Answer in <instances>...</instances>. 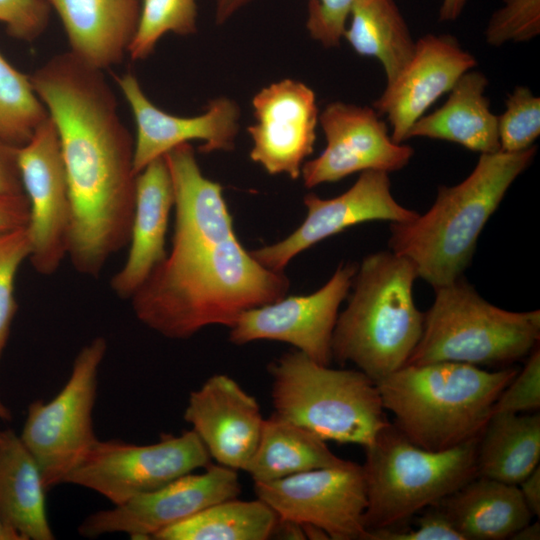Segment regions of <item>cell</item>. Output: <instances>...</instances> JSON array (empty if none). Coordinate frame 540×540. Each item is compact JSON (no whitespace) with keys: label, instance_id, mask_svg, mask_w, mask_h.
Segmentation results:
<instances>
[{"label":"cell","instance_id":"obj_41","mask_svg":"<svg viewBox=\"0 0 540 540\" xmlns=\"http://www.w3.org/2000/svg\"><path fill=\"white\" fill-rule=\"evenodd\" d=\"M519 489L524 501L533 514L540 515V468L536 467L524 480L519 483Z\"/></svg>","mask_w":540,"mask_h":540},{"label":"cell","instance_id":"obj_31","mask_svg":"<svg viewBox=\"0 0 540 540\" xmlns=\"http://www.w3.org/2000/svg\"><path fill=\"white\" fill-rule=\"evenodd\" d=\"M197 14L196 0H141L137 29L128 49L130 58H148L166 33L194 34Z\"/></svg>","mask_w":540,"mask_h":540},{"label":"cell","instance_id":"obj_3","mask_svg":"<svg viewBox=\"0 0 540 540\" xmlns=\"http://www.w3.org/2000/svg\"><path fill=\"white\" fill-rule=\"evenodd\" d=\"M537 147L480 154L453 186H440L432 206L411 221L390 224L389 250L408 259L433 289L462 277L485 224L513 182L532 163Z\"/></svg>","mask_w":540,"mask_h":540},{"label":"cell","instance_id":"obj_32","mask_svg":"<svg viewBox=\"0 0 540 540\" xmlns=\"http://www.w3.org/2000/svg\"><path fill=\"white\" fill-rule=\"evenodd\" d=\"M497 124L501 151L515 153L532 147L540 135V98L529 87L516 86Z\"/></svg>","mask_w":540,"mask_h":540},{"label":"cell","instance_id":"obj_7","mask_svg":"<svg viewBox=\"0 0 540 540\" xmlns=\"http://www.w3.org/2000/svg\"><path fill=\"white\" fill-rule=\"evenodd\" d=\"M434 290L421 338L405 365L449 361L504 368L527 358L538 346L539 310L499 308L463 277Z\"/></svg>","mask_w":540,"mask_h":540},{"label":"cell","instance_id":"obj_28","mask_svg":"<svg viewBox=\"0 0 540 540\" xmlns=\"http://www.w3.org/2000/svg\"><path fill=\"white\" fill-rule=\"evenodd\" d=\"M343 39L358 55L380 62L386 83L410 60L416 42L395 0H354Z\"/></svg>","mask_w":540,"mask_h":540},{"label":"cell","instance_id":"obj_16","mask_svg":"<svg viewBox=\"0 0 540 540\" xmlns=\"http://www.w3.org/2000/svg\"><path fill=\"white\" fill-rule=\"evenodd\" d=\"M303 203L307 215L298 228L277 243L251 251L264 267L284 272L299 253L349 227L377 220L402 223L419 214L396 201L389 173L375 170L361 172L355 183L336 197L324 199L308 193Z\"/></svg>","mask_w":540,"mask_h":540},{"label":"cell","instance_id":"obj_46","mask_svg":"<svg viewBox=\"0 0 540 540\" xmlns=\"http://www.w3.org/2000/svg\"><path fill=\"white\" fill-rule=\"evenodd\" d=\"M0 540H22V538L3 521L0 515Z\"/></svg>","mask_w":540,"mask_h":540},{"label":"cell","instance_id":"obj_35","mask_svg":"<svg viewBox=\"0 0 540 540\" xmlns=\"http://www.w3.org/2000/svg\"><path fill=\"white\" fill-rule=\"evenodd\" d=\"M540 408V351L537 346L521 370L503 389L493 406L494 413L520 414Z\"/></svg>","mask_w":540,"mask_h":540},{"label":"cell","instance_id":"obj_5","mask_svg":"<svg viewBox=\"0 0 540 540\" xmlns=\"http://www.w3.org/2000/svg\"><path fill=\"white\" fill-rule=\"evenodd\" d=\"M414 265L391 250L364 257L332 334V360L354 364L375 383L403 367L424 322L413 298Z\"/></svg>","mask_w":540,"mask_h":540},{"label":"cell","instance_id":"obj_45","mask_svg":"<svg viewBox=\"0 0 540 540\" xmlns=\"http://www.w3.org/2000/svg\"><path fill=\"white\" fill-rule=\"evenodd\" d=\"M510 539L513 540H539L540 539V525L539 521L532 523L529 522L521 529L516 531Z\"/></svg>","mask_w":540,"mask_h":540},{"label":"cell","instance_id":"obj_4","mask_svg":"<svg viewBox=\"0 0 540 540\" xmlns=\"http://www.w3.org/2000/svg\"><path fill=\"white\" fill-rule=\"evenodd\" d=\"M517 372L441 361L404 365L376 384L395 427L417 446L442 451L480 437Z\"/></svg>","mask_w":540,"mask_h":540},{"label":"cell","instance_id":"obj_9","mask_svg":"<svg viewBox=\"0 0 540 540\" xmlns=\"http://www.w3.org/2000/svg\"><path fill=\"white\" fill-rule=\"evenodd\" d=\"M106 351V339L93 338L78 352L59 393L28 407L20 438L36 459L47 490L65 483L98 440L93 410L97 375Z\"/></svg>","mask_w":540,"mask_h":540},{"label":"cell","instance_id":"obj_14","mask_svg":"<svg viewBox=\"0 0 540 540\" xmlns=\"http://www.w3.org/2000/svg\"><path fill=\"white\" fill-rule=\"evenodd\" d=\"M356 271L354 263H341L327 283L311 294L284 296L244 311L230 328V342L235 345L258 340L284 342L315 362L330 366L339 307L349 295Z\"/></svg>","mask_w":540,"mask_h":540},{"label":"cell","instance_id":"obj_38","mask_svg":"<svg viewBox=\"0 0 540 540\" xmlns=\"http://www.w3.org/2000/svg\"><path fill=\"white\" fill-rule=\"evenodd\" d=\"M414 529L396 527L368 531L364 540H464L439 505L423 510Z\"/></svg>","mask_w":540,"mask_h":540},{"label":"cell","instance_id":"obj_40","mask_svg":"<svg viewBox=\"0 0 540 540\" xmlns=\"http://www.w3.org/2000/svg\"><path fill=\"white\" fill-rule=\"evenodd\" d=\"M29 203L25 194L0 195V234L26 227Z\"/></svg>","mask_w":540,"mask_h":540},{"label":"cell","instance_id":"obj_11","mask_svg":"<svg viewBox=\"0 0 540 540\" xmlns=\"http://www.w3.org/2000/svg\"><path fill=\"white\" fill-rule=\"evenodd\" d=\"M257 498L278 518L311 524L332 540H364L367 508L362 465L352 461L287 476L254 482Z\"/></svg>","mask_w":540,"mask_h":540},{"label":"cell","instance_id":"obj_42","mask_svg":"<svg viewBox=\"0 0 540 540\" xmlns=\"http://www.w3.org/2000/svg\"><path fill=\"white\" fill-rule=\"evenodd\" d=\"M252 0H215V22L222 25Z\"/></svg>","mask_w":540,"mask_h":540},{"label":"cell","instance_id":"obj_1","mask_svg":"<svg viewBox=\"0 0 540 540\" xmlns=\"http://www.w3.org/2000/svg\"><path fill=\"white\" fill-rule=\"evenodd\" d=\"M174 191L172 246L130 298L137 319L169 339L231 328L247 310L286 296L284 272L264 267L237 238L220 183L205 177L190 143L164 155Z\"/></svg>","mask_w":540,"mask_h":540},{"label":"cell","instance_id":"obj_34","mask_svg":"<svg viewBox=\"0 0 540 540\" xmlns=\"http://www.w3.org/2000/svg\"><path fill=\"white\" fill-rule=\"evenodd\" d=\"M487 22L484 36L488 45L531 41L540 34V0H501Z\"/></svg>","mask_w":540,"mask_h":540},{"label":"cell","instance_id":"obj_44","mask_svg":"<svg viewBox=\"0 0 540 540\" xmlns=\"http://www.w3.org/2000/svg\"><path fill=\"white\" fill-rule=\"evenodd\" d=\"M468 0H442L439 8V20L452 22L459 18Z\"/></svg>","mask_w":540,"mask_h":540},{"label":"cell","instance_id":"obj_18","mask_svg":"<svg viewBox=\"0 0 540 540\" xmlns=\"http://www.w3.org/2000/svg\"><path fill=\"white\" fill-rule=\"evenodd\" d=\"M136 123L134 171L136 175L149 163L175 147L199 140L201 153L231 151L239 133L240 108L227 97L208 103L206 111L192 117L169 114L145 95L136 76L127 72L115 77Z\"/></svg>","mask_w":540,"mask_h":540},{"label":"cell","instance_id":"obj_43","mask_svg":"<svg viewBox=\"0 0 540 540\" xmlns=\"http://www.w3.org/2000/svg\"><path fill=\"white\" fill-rule=\"evenodd\" d=\"M275 536V538L279 539H295V540H305V534L303 531V527L301 524L286 520V519H280L278 518L277 523L275 525L272 538Z\"/></svg>","mask_w":540,"mask_h":540},{"label":"cell","instance_id":"obj_27","mask_svg":"<svg viewBox=\"0 0 540 540\" xmlns=\"http://www.w3.org/2000/svg\"><path fill=\"white\" fill-rule=\"evenodd\" d=\"M345 461L325 440L273 413L264 418L257 448L244 471L254 482H268Z\"/></svg>","mask_w":540,"mask_h":540},{"label":"cell","instance_id":"obj_47","mask_svg":"<svg viewBox=\"0 0 540 540\" xmlns=\"http://www.w3.org/2000/svg\"><path fill=\"white\" fill-rule=\"evenodd\" d=\"M11 418H12V414H11L10 410L0 400V419H2V420H10Z\"/></svg>","mask_w":540,"mask_h":540},{"label":"cell","instance_id":"obj_26","mask_svg":"<svg viewBox=\"0 0 540 540\" xmlns=\"http://www.w3.org/2000/svg\"><path fill=\"white\" fill-rule=\"evenodd\" d=\"M540 459V414L494 413L477 441V476L519 485Z\"/></svg>","mask_w":540,"mask_h":540},{"label":"cell","instance_id":"obj_10","mask_svg":"<svg viewBox=\"0 0 540 540\" xmlns=\"http://www.w3.org/2000/svg\"><path fill=\"white\" fill-rule=\"evenodd\" d=\"M210 463V455L192 429L178 436L162 434L158 442L148 445L98 439L65 483L93 490L119 505Z\"/></svg>","mask_w":540,"mask_h":540},{"label":"cell","instance_id":"obj_23","mask_svg":"<svg viewBox=\"0 0 540 540\" xmlns=\"http://www.w3.org/2000/svg\"><path fill=\"white\" fill-rule=\"evenodd\" d=\"M487 86L488 79L481 71L472 69L463 74L444 104L413 124L407 140L448 141L480 154L499 151L497 115L485 95Z\"/></svg>","mask_w":540,"mask_h":540},{"label":"cell","instance_id":"obj_13","mask_svg":"<svg viewBox=\"0 0 540 540\" xmlns=\"http://www.w3.org/2000/svg\"><path fill=\"white\" fill-rule=\"evenodd\" d=\"M19 166L29 203V259L35 271L51 275L68 254L71 201L57 129L49 116L19 148Z\"/></svg>","mask_w":540,"mask_h":540},{"label":"cell","instance_id":"obj_25","mask_svg":"<svg viewBox=\"0 0 540 540\" xmlns=\"http://www.w3.org/2000/svg\"><path fill=\"white\" fill-rule=\"evenodd\" d=\"M40 467L11 429L0 430V515L22 540H52Z\"/></svg>","mask_w":540,"mask_h":540},{"label":"cell","instance_id":"obj_8","mask_svg":"<svg viewBox=\"0 0 540 540\" xmlns=\"http://www.w3.org/2000/svg\"><path fill=\"white\" fill-rule=\"evenodd\" d=\"M477 441L430 451L411 442L389 422L364 447L366 533L400 525L476 477Z\"/></svg>","mask_w":540,"mask_h":540},{"label":"cell","instance_id":"obj_20","mask_svg":"<svg viewBox=\"0 0 540 540\" xmlns=\"http://www.w3.org/2000/svg\"><path fill=\"white\" fill-rule=\"evenodd\" d=\"M184 420L211 459L234 470L253 456L264 418L255 397L226 374H214L189 394Z\"/></svg>","mask_w":540,"mask_h":540},{"label":"cell","instance_id":"obj_30","mask_svg":"<svg viewBox=\"0 0 540 540\" xmlns=\"http://www.w3.org/2000/svg\"><path fill=\"white\" fill-rule=\"evenodd\" d=\"M48 116L30 75L16 69L0 52V138L21 147Z\"/></svg>","mask_w":540,"mask_h":540},{"label":"cell","instance_id":"obj_19","mask_svg":"<svg viewBox=\"0 0 540 540\" xmlns=\"http://www.w3.org/2000/svg\"><path fill=\"white\" fill-rule=\"evenodd\" d=\"M476 66V57L452 35L418 38L410 60L373 102V108L389 122L392 139L405 142L413 124Z\"/></svg>","mask_w":540,"mask_h":540},{"label":"cell","instance_id":"obj_15","mask_svg":"<svg viewBox=\"0 0 540 540\" xmlns=\"http://www.w3.org/2000/svg\"><path fill=\"white\" fill-rule=\"evenodd\" d=\"M319 125L326 145L302 166L300 176L307 188L369 170L399 171L414 155L410 145L392 139L373 107L333 101L319 113Z\"/></svg>","mask_w":540,"mask_h":540},{"label":"cell","instance_id":"obj_37","mask_svg":"<svg viewBox=\"0 0 540 540\" xmlns=\"http://www.w3.org/2000/svg\"><path fill=\"white\" fill-rule=\"evenodd\" d=\"M50 6L46 0H0V22L8 34L22 41H33L45 31Z\"/></svg>","mask_w":540,"mask_h":540},{"label":"cell","instance_id":"obj_21","mask_svg":"<svg viewBox=\"0 0 540 540\" xmlns=\"http://www.w3.org/2000/svg\"><path fill=\"white\" fill-rule=\"evenodd\" d=\"M173 206L172 179L163 156L136 176L128 256L110 283L118 297L130 299L165 258V239Z\"/></svg>","mask_w":540,"mask_h":540},{"label":"cell","instance_id":"obj_12","mask_svg":"<svg viewBox=\"0 0 540 540\" xmlns=\"http://www.w3.org/2000/svg\"><path fill=\"white\" fill-rule=\"evenodd\" d=\"M195 472L90 514L78 526V533L86 538L117 532L131 539H154L162 530L216 503L237 498L241 493L239 476L234 469L211 462L203 472Z\"/></svg>","mask_w":540,"mask_h":540},{"label":"cell","instance_id":"obj_36","mask_svg":"<svg viewBox=\"0 0 540 540\" xmlns=\"http://www.w3.org/2000/svg\"><path fill=\"white\" fill-rule=\"evenodd\" d=\"M354 0H309L306 29L310 37L326 48L338 47Z\"/></svg>","mask_w":540,"mask_h":540},{"label":"cell","instance_id":"obj_17","mask_svg":"<svg viewBox=\"0 0 540 540\" xmlns=\"http://www.w3.org/2000/svg\"><path fill=\"white\" fill-rule=\"evenodd\" d=\"M252 108L250 159L270 175L298 179L313 152L319 124L314 91L301 81L285 78L258 91Z\"/></svg>","mask_w":540,"mask_h":540},{"label":"cell","instance_id":"obj_24","mask_svg":"<svg viewBox=\"0 0 540 540\" xmlns=\"http://www.w3.org/2000/svg\"><path fill=\"white\" fill-rule=\"evenodd\" d=\"M464 540H504L534 517L518 485L476 476L439 504Z\"/></svg>","mask_w":540,"mask_h":540},{"label":"cell","instance_id":"obj_29","mask_svg":"<svg viewBox=\"0 0 540 540\" xmlns=\"http://www.w3.org/2000/svg\"><path fill=\"white\" fill-rule=\"evenodd\" d=\"M264 501L232 498L159 532L155 540H267L277 523Z\"/></svg>","mask_w":540,"mask_h":540},{"label":"cell","instance_id":"obj_6","mask_svg":"<svg viewBox=\"0 0 540 540\" xmlns=\"http://www.w3.org/2000/svg\"><path fill=\"white\" fill-rule=\"evenodd\" d=\"M274 414L323 440L363 447L389 421L377 384L358 369H334L295 350L268 367Z\"/></svg>","mask_w":540,"mask_h":540},{"label":"cell","instance_id":"obj_33","mask_svg":"<svg viewBox=\"0 0 540 540\" xmlns=\"http://www.w3.org/2000/svg\"><path fill=\"white\" fill-rule=\"evenodd\" d=\"M29 255L26 227L0 234V360L17 311L14 295L16 274Z\"/></svg>","mask_w":540,"mask_h":540},{"label":"cell","instance_id":"obj_2","mask_svg":"<svg viewBox=\"0 0 540 540\" xmlns=\"http://www.w3.org/2000/svg\"><path fill=\"white\" fill-rule=\"evenodd\" d=\"M30 78L59 137L71 201L67 256L77 272L96 277L129 243L137 176L134 140L102 70L68 51Z\"/></svg>","mask_w":540,"mask_h":540},{"label":"cell","instance_id":"obj_22","mask_svg":"<svg viewBox=\"0 0 540 540\" xmlns=\"http://www.w3.org/2000/svg\"><path fill=\"white\" fill-rule=\"evenodd\" d=\"M59 16L69 52L93 68L118 64L135 35L141 0H46Z\"/></svg>","mask_w":540,"mask_h":540},{"label":"cell","instance_id":"obj_39","mask_svg":"<svg viewBox=\"0 0 540 540\" xmlns=\"http://www.w3.org/2000/svg\"><path fill=\"white\" fill-rule=\"evenodd\" d=\"M19 148L0 138V195L25 194L19 166Z\"/></svg>","mask_w":540,"mask_h":540}]
</instances>
